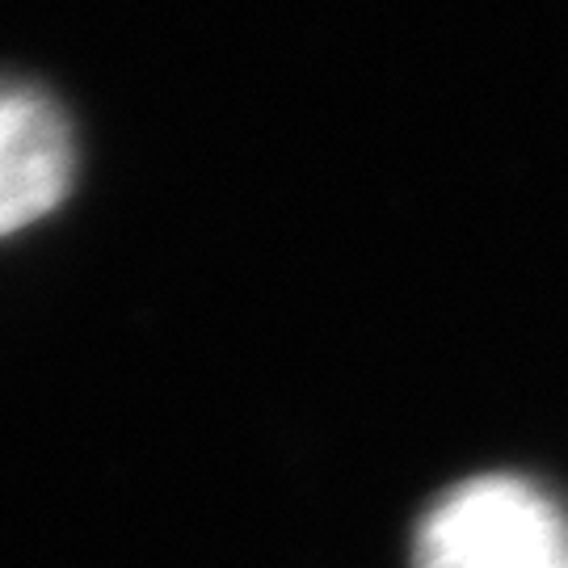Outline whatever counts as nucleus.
<instances>
[{
    "instance_id": "obj_1",
    "label": "nucleus",
    "mask_w": 568,
    "mask_h": 568,
    "mask_svg": "<svg viewBox=\"0 0 568 568\" xmlns=\"http://www.w3.org/2000/svg\"><path fill=\"white\" fill-rule=\"evenodd\" d=\"M413 568H568V509L530 476H467L422 514Z\"/></svg>"
},
{
    "instance_id": "obj_2",
    "label": "nucleus",
    "mask_w": 568,
    "mask_h": 568,
    "mask_svg": "<svg viewBox=\"0 0 568 568\" xmlns=\"http://www.w3.org/2000/svg\"><path fill=\"white\" fill-rule=\"evenodd\" d=\"M77 143L55 98L0 72V236L39 224L68 199Z\"/></svg>"
}]
</instances>
